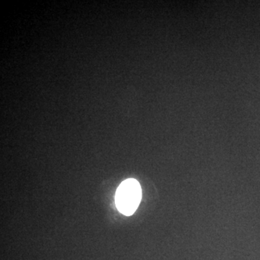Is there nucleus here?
<instances>
[{"label": "nucleus", "mask_w": 260, "mask_h": 260, "mask_svg": "<svg viewBox=\"0 0 260 260\" xmlns=\"http://www.w3.org/2000/svg\"><path fill=\"white\" fill-rule=\"evenodd\" d=\"M142 199V189L136 179L122 181L116 190L115 203L121 213L126 216L133 215L138 209Z\"/></svg>", "instance_id": "1"}]
</instances>
